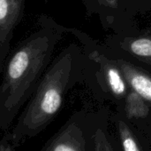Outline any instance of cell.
<instances>
[{
  "label": "cell",
  "instance_id": "12",
  "mask_svg": "<svg viewBox=\"0 0 151 151\" xmlns=\"http://www.w3.org/2000/svg\"><path fill=\"white\" fill-rule=\"evenodd\" d=\"M0 151H13L12 148L8 145V144H3V143H0Z\"/></svg>",
  "mask_w": 151,
  "mask_h": 151
},
{
  "label": "cell",
  "instance_id": "11",
  "mask_svg": "<svg viewBox=\"0 0 151 151\" xmlns=\"http://www.w3.org/2000/svg\"><path fill=\"white\" fill-rule=\"evenodd\" d=\"M101 4L107 6V7H117L118 6V3L119 0H97Z\"/></svg>",
  "mask_w": 151,
  "mask_h": 151
},
{
  "label": "cell",
  "instance_id": "4",
  "mask_svg": "<svg viewBox=\"0 0 151 151\" xmlns=\"http://www.w3.org/2000/svg\"><path fill=\"white\" fill-rule=\"evenodd\" d=\"M88 136L76 120H69L44 146L42 151H88Z\"/></svg>",
  "mask_w": 151,
  "mask_h": 151
},
{
  "label": "cell",
  "instance_id": "7",
  "mask_svg": "<svg viewBox=\"0 0 151 151\" xmlns=\"http://www.w3.org/2000/svg\"><path fill=\"white\" fill-rule=\"evenodd\" d=\"M125 110L127 117L131 118H145L150 114V108L147 101L132 90L126 98Z\"/></svg>",
  "mask_w": 151,
  "mask_h": 151
},
{
  "label": "cell",
  "instance_id": "9",
  "mask_svg": "<svg viewBox=\"0 0 151 151\" xmlns=\"http://www.w3.org/2000/svg\"><path fill=\"white\" fill-rule=\"evenodd\" d=\"M118 131L123 151H144L141 141L127 123L122 120L118 122Z\"/></svg>",
  "mask_w": 151,
  "mask_h": 151
},
{
  "label": "cell",
  "instance_id": "2",
  "mask_svg": "<svg viewBox=\"0 0 151 151\" xmlns=\"http://www.w3.org/2000/svg\"><path fill=\"white\" fill-rule=\"evenodd\" d=\"M75 52L65 49L49 65L12 132L4 138L11 147L42 132L60 110L74 69Z\"/></svg>",
  "mask_w": 151,
  "mask_h": 151
},
{
  "label": "cell",
  "instance_id": "1",
  "mask_svg": "<svg viewBox=\"0 0 151 151\" xmlns=\"http://www.w3.org/2000/svg\"><path fill=\"white\" fill-rule=\"evenodd\" d=\"M37 25L38 28L19 42L4 61L0 80L1 130L10 127L33 95L61 37L60 26L49 16L41 14Z\"/></svg>",
  "mask_w": 151,
  "mask_h": 151
},
{
  "label": "cell",
  "instance_id": "5",
  "mask_svg": "<svg viewBox=\"0 0 151 151\" xmlns=\"http://www.w3.org/2000/svg\"><path fill=\"white\" fill-rule=\"evenodd\" d=\"M119 67L132 90L151 104V76L126 61H119Z\"/></svg>",
  "mask_w": 151,
  "mask_h": 151
},
{
  "label": "cell",
  "instance_id": "6",
  "mask_svg": "<svg viewBox=\"0 0 151 151\" xmlns=\"http://www.w3.org/2000/svg\"><path fill=\"white\" fill-rule=\"evenodd\" d=\"M104 75L110 90L116 97H124L127 94V81L120 69L111 62L104 63Z\"/></svg>",
  "mask_w": 151,
  "mask_h": 151
},
{
  "label": "cell",
  "instance_id": "10",
  "mask_svg": "<svg viewBox=\"0 0 151 151\" xmlns=\"http://www.w3.org/2000/svg\"><path fill=\"white\" fill-rule=\"evenodd\" d=\"M90 139L93 151H115L109 137L102 128H97Z\"/></svg>",
  "mask_w": 151,
  "mask_h": 151
},
{
  "label": "cell",
  "instance_id": "8",
  "mask_svg": "<svg viewBox=\"0 0 151 151\" xmlns=\"http://www.w3.org/2000/svg\"><path fill=\"white\" fill-rule=\"evenodd\" d=\"M126 49L138 60L151 65V36L133 38L126 43Z\"/></svg>",
  "mask_w": 151,
  "mask_h": 151
},
{
  "label": "cell",
  "instance_id": "3",
  "mask_svg": "<svg viewBox=\"0 0 151 151\" xmlns=\"http://www.w3.org/2000/svg\"><path fill=\"white\" fill-rule=\"evenodd\" d=\"M26 0H0V73L9 54L12 39L21 22Z\"/></svg>",
  "mask_w": 151,
  "mask_h": 151
}]
</instances>
